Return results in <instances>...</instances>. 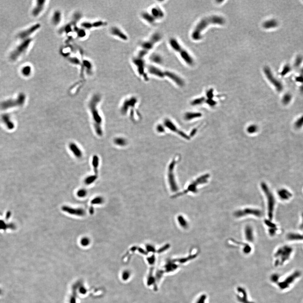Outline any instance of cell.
<instances>
[{"label":"cell","mask_w":303,"mask_h":303,"mask_svg":"<svg viewBox=\"0 0 303 303\" xmlns=\"http://www.w3.org/2000/svg\"><path fill=\"white\" fill-rule=\"evenodd\" d=\"M101 100V96L99 94H95L90 99L88 103V107L91 114L94 130L99 136L103 135L102 118L98 109L99 104Z\"/></svg>","instance_id":"6da1fadb"},{"label":"cell","mask_w":303,"mask_h":303,"mask_svg":"<svg viewBox=\"0 0 303 303\" xmlns=\"http://www.w3.org/2000/svg\"><path fill=\"white\" fill-rule=\"evenodd\" d=\"M225 20L223 17L218 16H213L204 18L197 24L192 32V38L193 40L197 41L201 38V33L207 27L211 24L223 25Z\"/></svg>","instance_id":"7a4b0ae2"},{"label":"cell","mask_w":303,"mask_h":303,"mask_svg":"<svg viewBox=\"0 0 303 303\" xmlns=\"http://www.w3.org/2000/svg\"><path fill=\"white\" fill-rule=\"evenodd\" d=\"M162 38L161 35L159 33H155L151 35L148 39L141 43L137 53L135 57L144 58L149 53Z\"/></svg>","instance_id":"3957f363"},{"label":"cell","mask_w":303,"mask_h":303,"mask_svg":"<svg viewBox=\"0 0 303 303\" xmlns=\"http://www.w3.org/2000/svg\"><path fill=\"white\" fill-rule=\"evenodd\" d=\"M169 44L170 47L174 52L179 55L182 60L189 65H192L194 63L192 57L188 52L183 48L178 40L172 38L169 40Z\"/></svg>","instance_id":"277c9868"},{"label":"cell","mask_w":303,"mask_h":303,"mask_svg":"<svg viewBox=\"0 0 303 303\" xmlns=\"http://www.w3.org/2000/svg\"><path fill=\"white\" fill-rule=\"evenodd\" d=\"M237 218H241L251 215L256 217H260L262 215V212L260 210L253 208H245L236 211L234 214Z\"/></svg>","instance_id":"5b68a950"},{"label":"cell","mask_w":303,"mask_h":303,"mask_svg":"<svg viewBox=\"0 0 303 303\" xmlns=\"http://www.w3.org/2000/svg\"><path fill=\"white\" fill-rule=\"evenodd\" d=\"M31 39L27 38L19 45V46L13 52L11 55V58L13 60H15L19 56L25 52L31 43Z\"/></svg>","instance_id":"8992f818"},{"label":"cell","mask_w":303,"mask_h":303,"mask_svg":"<svg viewBox=\"0 0 303 303\" xmlns=\"http://www.w3.org/2000/svg\"><path fill=\"white\" fill-rule=\"evenodd\" d=\"M264 72L268 80L275 87L277 91L279 92L282 91L283 88L282 84L280 81L275 78L272 73L270 68L267 67H265L264 68Z\"/></svg>","instance_id":"52a82bcc"},{"label":"cell","mask_w":303,"mask_h":303,"mask_svg":"<svg viewBox=\"0 0 303 303\" xmlns=\"http://www.w3.org/2000/svg\"><path fill=\"white\" fill-rule=\"evenodd\" d=\"M147 12L150 16L157 23L159 21L161 20L164 18V11L158 5L153 6Z\"/></svg>","instance_id":"ba28073f"},{"label":"cell","mask_w":303,"mask_h":303,"mask_svg":"<svg viewBox=\"0 0 303 303\" xmlns=\"http://www.w3.org/2000/svg\"><path fill=\"white\" fill-rule=\"evenodd\" d=\"M209 177L208 175H205L200 177L194 181L192 183H191L190 185L188 186L187 189L185 191L186 192H196L198 186L199 185L206 183L208 182V179Z\"/></svg>","instance_id":"9c48e42d"},{"label":"cell","mask_w":303,"mask_h":303,"mask_svg":"<svg viewBox=\"0 0 303 303\" xmlns=\"http://www.w3.org/2000/svg\"><path fill=\"white\" fill-rule=\"evenodd\" d=\"M300 275V272L298 271L294 272L290 276H288L283 281L278 283L279 287L280 289L285 290L289 287L290 284H292L296 279L299 277Z\"/></svg>","instance_id":"30bf717a"},{"label":"cell","mask_w":303,"mask_h":303,"mask_svg":"<svg viewBox=\"0 0 303 303\" xmlns=\"http://www.w3.org/2000/svg\"><path fill=\"white\" fill-rule=\"evenodd\" d=\"M41 27V25L40 24L37 23L32 26L31 27H29L26 30L20 33L19 34L18 37L22 39H27V38H29V36L31 35L32 34L38 30Z\"/></svg>","instance_id":"8fae6325"},{"label":"cell","mask_w":303,"mask_h":303,"mask_svg":"<svg viewBox=\"0 0 303 303\" xmlns=\"http://www.w3.org/2000/svg\"><path fill=\"white\" fill-rule=\"evenodd\" d=\"M165 78H168L173 82L176 83L178 86H183L184 84L183 80L177 74L168 70L165 71Z\"/></svg>","instance_id":"7c38bea8"},{"label":"cell","mask_w":303,"mask_h":303,"mask_svg":"<svg viewBox=\"0 0 303 303\" xmlns=\"http://www.w3.org/2000/svg\"><path fill=\"white\" fill-rule=\"evenodd\" d=\"M68 148L72 155L77 158L80 159L83 157V151L78 144L74 142H70L68 144Z\"/></svg>","instance_id":"4fadbf2b"},{"label":"cell","mask_w":303,"mask_h":303,"mask_svg":"<svg viewBox=\"0 0 303 303\" xmlns=\"http://www.w3.org/2000/svg\"><path fill=\"white\" fill-rule=\"evenodd\" d=\"M46 0H38L32 11V14L35 16H38L44 11L46 5Z\"/></svg>","instance_id":"5bb4252c"},{"label":"cell","mask_w":303,"mask_h":303,"mask_svg":"<svg viewBox=\"0 0 303 303\" xmlns=\"http://www.w3.org/2000/svg\"><path fill=\"white\" fill-rule=\"evenodd\" d=\"M110 33L111 35L115 37L125 41L128 40V36L122 30L116 26H114L110 29Z\"/></svg>","instance_id":"9a60e30c"},{"label":"cell","mask_w":303,"mask_h":303,"mask_svg":"<svg viewBox=\"0 0 303 303\" xmlns=\"http://www.w3.org/2000/svg\"><path fill=\"white\" fill-rule=\"evenodd\" d=\"M62 19V14L60 10L54 11L51 17V22L55 26H58L61 22Z\"/></svg>","instance_id":"2e32d148"},{"label":"cell","mask_w":303,"mask_h":303,"mask_svg":"<svg viewBox=\"0 0 303 303\" xmlns=\"http://www.w3.org/2000/svg\"><path fill=\"white\" fill-rule=\"evenodd\" d=\"M62 209L64 211L72 215L83 216L85 214L84 211L80 208H73L69 207L64 206L62 208Z\"/></svg>","instance_id":"e0dca14e"},{"label":"cell","mask_w":303,"mask_h":303,"mask_svg":"<svg viewBox=\"0 0 303 303\" xmlns=\"http://www.w3.org/2000/svg\"><path fill=\"white\" fill-rule=\"evenodd\" d=\"M245 238L249 242H253L254 240V232L250 226H246L245 229Z\"/></svg>","instance_id":"ac0fdd59"},{"label":"cell","mask_w":303,"mask_h":303,"mask_svg":"<svg viewBox=\"0 0 303 303\" xmlns=\"http://www.w3.org/2000/svg\"><path fill=\"white\" fill-rule=\"evenodd\" d=\"M99 158L97 155H94V156L93 157L92 164L94 168V171L95 172V174L97 175L98 173V167L99 166Z\"/></svg>","instance_id":"d6986e66"},{"label":"cell","mask_w":303,"mask_h":303,"mask_svg":"<svg viewBox=\"0 0 303 303\" xmlns=\"http://www.w3.org/2000/svg\"><path fill=\"white\" fill-rule=\"evenodd\" d=\"M278 23L275 20L272 19L265 22L263 24V27L266 29L274 28L277 26Z\"/></svg>","instance_id":"ffe728a7"},{"label":"cell","mask_w":303,"mask_h":303,"mask_svg":"<svg viewBox=\"0 0 303 303\" xmlns=\"http://www.w3.org/2000/svg\"><path fill=\"white\" fill-rule=\"evenodd\" d=\"M74 30L77 34L78 37L80 38H83L86 35V30L83 28H79L76 26H74Z\"/></svg>","instance_id":"44dd1931"},{"label":"cell","mask_w":303,"mask_h":303,"mask_svg":"<svg viewBox=\"0 0 303 303\" xmlns=\"http://www.w3.org/2000/svg\"><path fill=\"white\" fill-rule=\"evenodd\" d=\"M107 24L106 22L103 21L98 20L95 22H91L92 28H99L106 26Z\"/></svg>","instance_id":"7402d4cb"},{"label":"cell","mask_w":303,"mask_h":303,"mask_svg":"<svg viewBox=\"0 0 303 303\" xmlns=\"http://www.w3.org/2000/svg\"><path fill=\"white\" fill-rule=\"evenodd\" d=\"M31 67L30 66H26L23 67L22 69V72L23 75L25 76H29L31 73Z\"/></svg>","instance_id":"603a6c76"},{"label":"cell","mask_w":303,"mask_h":303,"mask_svg":"<svg viewBox=\"0 0 303 303\" xmlns=\"http://www.w3.org/2000/svg\"><path fill=\"white\" fill-rule=\"evenodd\" d=\"M97 178V175L90 176L89 177H88L86 178L85 181V183L87 185L91 184L95 181Z\"/></svg>","instance_id":"cb8c5ba5"},{"label":"cell","mask_w":303,"mask_h":303,"mask_svg":"<svg viewBox=\"0 0 303 303\" xmlns=\"http://www.w3.org/2000/svg\"><path fill=\"white\" fill-rule=\"evenodd\" d=\"M292 97L289 94H286L283 97L282 102L284 105H287L291 102Z\"/></svg>","instance_id":"d4e9b609"},{"label":"cell","mask_w":303,"mask_h":303,"mask_svg":"<svg viewBox=\"0 0 303 303\" xmlns=\"http://www.w3.org/2000/svg\"><path fill=\"white\" fill-rule=\"evenodd\" d=\"M303 116L300 117L295 123V128L299 129L303 126Z\"/></svg>","instance_id":"484cf974"},{"label":"cell","mask_w":303,"mask_h":303,"mask_svg":"<svg viewBox=\"0 0 303 303\" xmlns=\"http://www.w3.org/2000/svg\"><path fill=\"white\" fill-rule=\"evenodd\" d=\"M69 60L70 62L75 65H80L81 63V62L80 61V60H79V59L76 57H71L69 59Z\"/></svg>","instance_id":"4316f807"},{"label":"cell","mask_w":303,"mask_h":303,"mask_svg":"<svg viewBox=\"0 0 303 303\" xmlns=\"http://www.w3.org/2000/svg\"><path fill=\"white\" fill-rule=\"evenodd\" d=\"M291 70V67L288 65H286L283 69V70L281 72V75L282 76H284L286 75Z\"/></svg>","instance_id":"83f0119b"},{"label":"cell","mask_w":303,"mask_h":303,"mask_svg":"<svg viewBox=\"0 0 303 303\" xmlns=\"http://www.w3.org/2000/svg\"><path fill=\"white\" fill-rule=\"evenodd\" d=\"M83 64H84V66H85V67L86 68L87 70H91L92 69V65L91 64L90 62V61L88 60H85L83 61Z\"/></svg>","instance_id":"f1b7e54d"},{"label":"cell","mask_w":303,"mask_h":303,"mask_svg":"<svg viewBox=\"0 0 303 303\" xmlns=\"http://www.w3.org/2000/svg\"><path fill=\"white\" fill-rule=\"evenodd\" d=\"M103 199L101 197H97L91 201V203L92 204H99L102 203L103 202Z\"/></svg>","instance_id":"f546056e"},{"label":"cell","mask_w":303,"mask_h":303,"mask_svg":"<svg viewBox=\"0 0 303 303\" xmlns=\"http://www.w3.org/2000/svg\"><path fill=\"white\" fill-rule=\"evenodd\" d=\"M303 59V57L302 56H299L297 57L295 61V67H298L299 66V65H300L302 63Z\"/></svg>","instance_id":"4dcf8cb0"},{"label":"cell","mask_w":303,"mask_h":303,"mask_svg":"<svg viewBox=\"0 0 303 303\" xmlns=\"http://www.w3.org/2000/svg\"><path fill=\"white\" fill-rule=\"evenodd\" d=\"M63 31L65 32L66 33H68L71 32L72 31V27L71 26V25H67L66 26H65V27L63 29Z\"/></svg>","instance_id":"1f68e13d"},{"label":"cell","mask_w":303,"mask_h":303,"mask_svg":"<svg viewBox=\"0 0 303 303\" xmlns=\"http://www.w3.org/2000/svg\"><path fill=\"white\" fill-rule=\"evenodd\" d=\"M86 194V192L85 190L81 189L78 192V195L80 197H83Z\"/></svg>","instance_id":"d6a6232c"},{"label":"cell","mask_w":303,"mask_h":303,"mask_svg":"<svg viewBox=\"0 0 303 303\" xmlns=\"http://www.w3.org/2000/svg\"><path fill=\"white\" fill-rule=\"evenodd\" d=\"M81 242V244L83 245H85H85H88V244H89V240L88 238H83Z\"/></svg>","instance_id":"836d02e7"},{"label":"cell","mask_w":303,"mask_h":303,"mask_svg":"<svg viewBox=\"0 0 303 303\" xmlns=\"http://www.w3.org/2000/svg\"><path fill=\"white\" fill-rule=\"evenodd\" d=\"M256 129H257V128L255 126L253 125L248 128V131L250 133H253L255 131V130H256Z\"/></svg>","instance_id":"e575fe53"},{"label":"cell","mask_w":303,"mask_h":303,"mask_svg":"<svg viewBox=\"0 0 303 303\" xmlns=\"http://www.w3.org/2000/svg\"><path fill=\"white\" fill-rule=\"evenodd\" d=\"M296 80L297 81L300 83H303V75H301V76H299L298 77L296 78Z\"/></svg>","instance_id":"d590c367"},{"label":"cell","mask_w":303,"mask_h":303,"mask_svg":"<svg viewBox=\"0 0 303 303\" xmlns=\"http://www.w3.org/2000/svg\"><path fill=\"white\" fill-rule=\"evenodd\" d=\"M301 91L303 93V86H302L301 88Z\"/></svg>","instance_id":"8d00e7d4"},{"label":"cell","mask_w":303,"mask_h":303,"mask_svg":"<svg viewBox=\"0 0 303 303\" xmlns=\"http://www.w3.org/2000/svg\"><path fill=\"white\" fill-rule=\"evenodd\" d=\"M301 75L303 76V68L302 69V71H301Z\"/></svg>","instance_id":"74e56055"}]
</instances>
